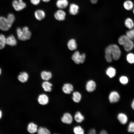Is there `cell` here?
<instances>
[{
    "mask_svg": "<svg viewBox=\"0 0 134 134\" xmlns=\"http://www.w3.org/2000/svg\"><path fill=\"white\" fill-rule=\"evenodd\" d=\"M105 58L109 63L112 62V60L117 61L121 56V51L119 47L115 44H111L108 46L105 50Z\"/></svg>",
    "mask_w": 134,
    "mask_h": 134,
    "instance_id": "obj_1",
    "label": "cell"
},
{
    "mask_svg": "<svg viewBox=\"0 0 134 134\" xmlns=\"http://www.w3.org/2000/svg\"><path fill=\"white\" fill-rule=\"evenodd\" d=\"M119 44L122 45L125 50L129 52L132 50L134 47V44L131 40L126 35L120 36L118 39Z\"/></svg>",
    "mask_w": 134,
    "mask_h": 134,
    "instance_id": "obj_2",
    "label": "cell"
},
{
    "mask_svg": "<svg viewBox=\"0 0 134 134\" xmlns=\"http://www.w3.org/2000/svg\"><path fill=\"white\" fill-rule=\"evenodd\" d=\"M72 59L74 62L77 64H82L85 61L86 55L85 53L80 54L78 51H76L73 54L72 56Z\"/></svg>",
    "mask_w": 134,
    "mask_h": 134,
    "instance_id": "obj_3",
    "label": "cell"
},
{
    "mask_svg": "<svg viewBox=\"0 0 134 134\" xmlns=\"http://www.w3.org/2000/svg\"><path fill=\"white\" fill-rule=\"evenodd\" d=\"M12 24L8 21L6 18L0 17V29L3 31H8L11 27Z\"/></svg>",
    "mask_w": 134,
    "mask_h": 134,
    "instance_id": "obj_4",
    "label": "cell"
},
{
    "mask_svg": "<svg viewBox=\"0 0 134 134\" xmlns=\"http://www.w3.org/2000/svg\"><path fill=\"white\" fill-rule=\"evenodd\" d=\"M12 6L14 10L17 11H20L26 6V3L23 0H14L12 2Z\"/></svg>",
    "mask_w": 134,
    "mask_h": 134,
    "instance_id": "obj_5",
    "label": "cell"
},
{
    "mask_svg": "<svg viewBox=\"0 0 134 134\" xmlns=\"http://www.w3.org/2000/svg\"><path fill=\"white\" fill-rule=\"evenodd\" d=\"M66 12L61 9L57 10L55 13L54 16L55 18L59 21H62L65 19Z\"/></svg>",
    "mask_w": 134,
    "mask_h": 134,
    "instance_id": "obj_6",
    "label": "cell"
},
{
    "mask_svg": "<svg viewBox=\"0 0 134 134\" xmlns=\"http://www.w3.org/2000/svg\"><path fill=\"white\" fill-rule=\"evenodd\" d=\"M120 96L116 92L113 91L111 92L109 96V99L111 103H114L118 101L120 99Z\"/></svg>",
    "mask_w": 134,
    "mask_h": 134,
    "instance_id": "obj_7",
    "label": "cell"
},
{
    "mask_svg": "<svg viewBox=\"0 0 134 134\" xmlns=\"http://www.w3.org/2000/svg\"><path fill=\"white\" fill-rule=\"evenodd\" d=\"M37 101L39 104L44 105L48 103L49 99L48 97L46 95L42 94L39 95Z\"/></svg>",
    "mask_w": 134,
    "mask_h": 134,
    "instance_id": "obj_8",
    "label": "cell"
},
{
    "mask_svg": "<svg viewBox=\"0 0 134 134\" xmlns=\"http://www.w3.org/2000/svg\"><path fill=\"white\" fill-rule=\"evenodd\" d=\"M61 121L63 123L70 124L73 121V118L71 114L68 113H65L61 118Z\"/></svg>",
    "mask_w": 134,
    "mask_h": 134,
    "instance_id": "obj_9",
    "label": "cell"
},
{
    "mask_svg": "<svg viewBox=\"0 0 134 134\" xmlns=\"http://www.w3.org/2000/svg\"><path fill=\"white\" fill-rule=\"evenodd\" d=\"M35 18L37 20L41 21L44 19L45 16V12L42 9H37L34 13Z\"/></svg>",
    "mask_w": 134,
    "mask_h": 134,
    "instance_id": "obj_10",
    "label": "cell"
},
{
    "mask_svg": "<svg viewBox=\"0 0 134 134\" xmlns=\"http://www.w3.org/2000/svg\"><path fill=\"white\" fill-rule=\"evenodd\" d=\"M96 84L93 80H90L87 82L86 86L87 91L89 92H92L94 91L96 89Z\"/></svg>",
    "mask_w": 134,
    "mask_h": 134,
    "instance_id": "obj_11",
    "label": "cell"
},
{
    "mask_svg": "<svg viewBox=\"0 0 134 134\" xmlns=\"http://www.w3.org/2000/svg\"><path fill=\"white\" fill-rule=\"evenodd\" d=\"M22 30L25 40L29 39L31 37V33L29 28L27 26L24 27L22 28Z\"/></svg>",
    "mask_w": 134,
    "mask_h": 134,
    "instance_id": "obj_12",
    "label": "cell"
},
{
    "mask_svg": "<svg viewBox=\"0 0 134 134\" xmlns=\"http://www.w3.org/2000/svg\"><path fill=\"white\" fill-rule=\"evenodd\" d=\"M6 44L9 45L14 46L16 45L17 43V40L13 35H11L6 38Z\"/></svg>",
    "mask_w": 134,
    "mask_h": 134,
    "instance_id": "obj_13",
    "label": "cell"
},
{
    "mask_svg": "<svg viewBox=\"0 0 134 134\" xmlns=\"http://www.w3.org/2000/svg\"><path fill=\"white\" fill-rule=\"evenodd\" d=\"M73 87L70 84L67 83L64 84L62 88L63 92L66 94H70L73 91Z\"/></svg>",
    "mask_w": 134,
    "mask_h": 134,
    "instance_id": "obj_14",
    "label": "cell"
},
{
    "mask_svg": "<svg viewBox=\"0 0 134 134\" xmlns=\"http://www.w3.org/2000/svg\"><path fill=\"white\" fill-rule=\"evenodd\" d=\"M68 4L67 0H58L56 2V5L58 8L62 9L67 7Z\"/></svg>",
    "mask_w": 134,
    "mask_h": 134,
    "instance_id": "obj_15",
    "label": "cell"
},
{
    "mask_svg": "<svg viewBox=\"0 0 134 134\" xmlns=\"http://www.w3.org/2000/svg\"><path fill=\"white\" fill-rule=\"evenodd\" d=\"M79 9V7L78 5L74 3H72L69 6V13L72 15H76L78 13Z\"/></svg>",
    "mask_w": 134,
    "mask_h": 134,
    "instance_id": "obj_16",
    "label": "cell"
},
{
    "mask_svg": "<svg viewBox=\"0 0 134 134\" xmlns=\"http://www.w3.org/2000/svg\"><path fill=\"white\" fill-rule=\"evenodd\" d=\"M37 125L33 122L29 123L27 127L28 132L31 134H33L37 132Z\"/></svg>",
    "mask_w": 134,
    "mask_h": 134,
    "instance_id": "obj_17",
    "label": "cell"
},
{
    "mask_svg": "<svg viewBox=\"0 0 134 134\" xmlns=\"http://www.w3.org/2000/svg\"><path fill=\"white\" fill-rule=\"evenodd\" d=\"M29 78V75L28 73L25 72L20 73L18 77V80L22 83L27 82Z\"/></svg>",
    "mask_w": 134,
    "mask_h": 134,
    "instance_id": "obj_18",
    "label": "cell"
},
{
    "mask_svg": "<svg viewBox=\"0 0 134 134\" xmlns=\"http://www.w3.org/2000/svg\"><path fill=\"white\" fill-rule=\"evenodd\" d=\"M52 86V84L47 81H44L42 84V87L44 91L47 92H50L51 91Z\"/></svg>",
    "mask_w": 134,
    "mask_h": 134,
    "instance_id": "obj_19",
    "label": "cell"
},
{
    "mask_svg": "<svg viewBox=\"0 0 134 134\" xmlns=\"http://www.w3.org/2000/svg\"><path fill=\"white\" fill-rule=\"evenodd\" d=\"M41 76L43 80L48 81L51 78L52 74L50 72L44 71L41 72Z\"/></svg>",
    "mask_w": 134,
    "mask_h": 134,
    "instance_id": "obj_20",
    "label": "cell"
},
{
    "mask_svg": "<svg viewBox=\"0 0 134 134\" xmlns=\"http://www.w3.org/2000/svg\"><path fill=\"white\" fill-rule=\"evenodd\" d=\"M68 49L71 50H75L77 48V44L75 40L73 39H70L67 44Z\"/></svg>",
    "mask_w": 134,
    "mask_h": 134,
    "instance_id": "obj_21",
    "label": "cell"
},
{
    "mask_svg": "<svg viewBox=\"0 0 134 134\" xmlns=\"http://www.w3.org/2000/svg\"><path fill=\"white\" fill-rule=\"evenodd\" d=\"M117 118L120 122L123 124H126L128 121L127 116L123 113L119 114L118 115Z\"/></svg>",
    "mask_w": 134,
    "mask_h": 134,
    "instance_id": "obj_22",
    "label": "cell"
},
{
    "mask_svg": "<svg viewBox=\"0 0 134 134\" xmlns=\"http://www.w3.org/2000/svg\"><path fill=\"white\" fill-rule=\"evenodd\" d=\"M123 5L125 9L127 10H132L134 7L133 3L129 0L125 1L123 3Z\"/></svg>",
    "mask_w": 134,
    "mask_h": 134,
    "instance_id": "obj_23",
    "label": "cell"
},
{
    "mask_svg": "<svg viewBox=\"0 0 134 134\" xmlns=\"http://www.w3.org/2000/svg\"><path fill=\"white\" fill-rule=\"evenodd\" d=\"M106 73L109 77L112 78L115 75L116 70L114 68L110 67L108 68L106 70Z\"/></svg>",
    "mask_w": 134,
    "mask_h": 134,
    "instance_id": "obj_24",
    "label": "cell"
},
{
    "mask_svg": "<svg viewBox=\"0 0 134 134\" xmlns=\"http://www.w3.org/2000/svg\"><path fill=\"white\" fill-rule=\"evenodd\" d=\"M124 23L126 26L129 29H131L134 27V22L132 19L130 18L126 19Z\"/></svg>",
    "mask_w": 134,
    "mask_h": 134,
    "instance_id": "obj_25",
    "label": "cell"
},
{
    "mask_svg": "<svg viewBox=\"0 0 134 134\" xmlns=\"http://www.w3.org/2000/svg\"><path fill=\"white\" fill-rule=\"evenodd\" d=\"M74 119L76 122L79 123L84 120V117L80 112L78 111L76 112L74 115Z\"/></svg>",
    "mask_w": 134,
    "mask_h": 134,
    "instance_id": "obj_26",
    "label": "cell"
},
{
    "mask_svg": "<svg viewBox=\"0 0 134 134\" xmlns=\"http://www.w3.org/2000/svg\"><path fill=\"white\" fill-rule=\"evenodd\" d=\"M72 99L74 102L76 103L79 102L81 99V95L78 92H74L72 94Z\"/></svg>",
    "mask_w": 134,
    "mask_h": 134,
    "instance_id": "obj_27",
    "label": "cell"
},
{
    "mask_svg": "<svg viewBox=\"0 0 134 134\" xmlns=\"http://www.w3.org/2000/svg\"><path fill=\"white\" fill-rule=\"evenodd\" d=\"M6 38L3 34H0V50L4 48L6 44Z\"/></svg>",
    "mask_w": 134,
    "mask_h": 134,
    "instance_id": "obj_28",
    "label": "cell"
},
{
    "mask_svg": "<svg viewBox=\"0 0 134 134\" xmlns=\"http://www.w3.org/2000/svg\"><path fill=\"white\" fill-rule=\"evenodd\" d=\"M37 132L38 134H50V131L45 127H40L38 129Z\"/></svg>",
    "mask_w": 134,
    "mask_h": 134,
    "instance_id": "obj_29",
    "label": "cell"
},
{
    "mask_svg": "<svg viewBox=\"0 0 134 134\" xmlns=\"http://www.w3.org/2000/svg\"><path fill=\"white\" fill-rule=\"evenodd\" d=\"M126 35L132 40L134 41V28L131 29L126 32Z\"/></svg>",
    "mask_w": 134,
    "mask_h": 134,
    "instance_id": "obj_30",
    "label": "cell"
},
{
    "mask_svg": "<svg viewBox=\"0 0 134 134\" xmlns=\"http://www.w3.org/2000/svg\"><path fill=\"white\" fill-rule=\"evenodd\" d=\"M16 31L18 39L22 41H25L23 35L22 29L18 27L17 28Z\"/></svg>",
    "mask_w": 134,
    "mask_h": 134,
    "instance_id": "obj_31",
    "label": "cell"
},
{
    "mask_svg": "<svg viewBox=\"0 0 134 134\" xmlns=\"http://www.w3.org/2000/svg\"><path fill=\"white\" fill-rule=\"evenodd\" d=\"M74 133L76 134H83L84 131L80 126H78L74 127L73 129Z\"/></svg>",
    "mask_w": 134,
    "mask_h": 134,
    "instance_id": "obj_32",
    "label": "cell"
},
{
    "mask_svg": "<svg viewBox=\"0 0 134 134\" xmlns=\"http://www.w3.org/2000/svg\"><path fill=\"white\" fill-rule=\"evenodd\" d=\"M127 60L130 63H134V54L130 53L128 54L127 56Z\"/></svg>",
    "mask_w": 134,
    "mask_h": 134,
    "instance_id": "obj_33",
    "label": "cell"
},
{
    "mask_svg": "<svg viewBox=\"0 0 134 134\" xmlns=\"http://www.w3.org/2000/svg\"><path fill=\"white\" fill-rule=\"evenodd\" d=\"M6 18L9 22L12 25L15 19L14 14L12 13H9L8 15Z\"/></svg>",
    "mask_w": 134,
    "mask_h": 134,
    "instance_id": "obj_34",
    "label": "cell"
},
{
    "mask_svg": "<svg viewBox=\"0 0 134 134\" xmlns=\"http://www.w3.org/2000/svg\"><path fill=\"white\" fill-rule=\"evenodd\" d=\"M120 82L122 84H126L128 82V78L125 76H122L119 79Z\"/></svg>",
    "mask_w": 134,
    "mask_h": 134,
    "instance_id": "obj_35",
    "label": "cell"
},
{
    "mask_svg": "<svg viewBox=\"0 0 134 134\" xmlns=\"http://www.w3.org/2000/svg\"><path fill=\"white\" fill-rule=\"evenodd\" d=\"M128 131L129 132L134 133V122H130L129 125Z\"/></svg>",
    "mask_w": 134,
    "mask_h": 134,
    "instance_id": "obj_36",
    "label": "cell"
},
{
    "mask_svg": "<svg viewBox=\"0 0 134 134\" xmlns=\"http://www.w3.org/2000/svg\"><path fill=\"white\" fill-rule=\"evenodd\" d=\"M31 3L34 5H37L40 3V0H30Z\"/></svg>",
    "mask_w": 134,
    "mask_h": 134,
    "instance_id": "obj_37",
    "label": "cell"
},
{
    "mask_svg": "<svg viewBox=\"0 0 134 134\" xmlns=\"http://www.w3.org/2000/svg\"><path fill=\"white\" fill-rule=\"evenodd\" d=\"M96 133L95 130L93 129H91L89 132V134H94Z\"/></svg>",
    "mask_w": 134,
    "mask_h": 134,
    "instance_id": "obj_38",
    "label": "cell"
},
{
    "mask_svg": "<svg viewBox=\"0 0 134 134\" xmlns=\"http://www.w3.org/2000/svg\"><path fill=\"white\" fill-rule=\"evenodd\" d=\"M91 2L93 4H96L98 1V0H90Z\"/></svg>",
    "mask_w": 134,
    "mask_h": 134,
    "instance_id": "obj_39",
    "label": "cell"
},
{
    "mask_svg": "<svg viewBox=\"0 0 134 134\" xmlns=\"http://www.w3.org/2000/svg\"><path fill=\"white\" fill-rule=\"evenodd\" d=\"M131 107L134 110V100L133 101L131 104Z\"/></svg>",
    "mask_w": 134,
    "mask_h": 134,
    "instance_id": "obj_40",
    "label": "cell"
},
{
    "mask_svg": "<svg viewBox=\"0 0 134 134\" xmlns=\"http://www.w3.org/2000/svg\"><path fill=\"white\" fill-rule=\"evenodd\" d=\"M100 134H107L106 132V131H101L100 133Z\"/></svg>",
    "mask_w": 134,
    "mask_h": 134,
    "instance_id": "obj_41",
    "label": "cell"
},
{
    "mask_svg": "<svg viewBox=\"0 0 134 134\" xmlns=\"http://www.w3.org/2000/svg\"><path fill=\"white\" fill-rule=\"evenodd\" d=\"M44 2H48L50 0H42Z\"/></svg>",
    "mask_w": 134,
    "mask_h": 134,
    "instance_id": "obj_42",
    "label": "cell"
},
{
    "mask_svg": "<svg viewBox=\"0 0 134 134\" xmlns=\"http://www.w3.org/2000/svg\"><path fill=\"white\" fill-rule=\"evenodd\" d=\"M2 116V112L0 110V119L1 118Z\"/></svg>",
    "mask_w": 134,
    "mask_h": 134,
    "instance_id": "obj_43",
    "label": "cell"
},
{
    "mask_svg": "<svg viewBox=\"0 0 134 134\" xmlns=\"http://www.w3.org/2000/svg\"><path fill=\"white\" fill-rule=\"evenodd\" d=\"M1 70L0 68V75L1 74Z\"/></svg>",
    "mask_w": 134,
    "mask_h": 134,
    "instance_id": "obj_44",
    "label": "cell"
},
{
    "mask_svg": "<svg viewBox=\"0 0 134 134\" xmlns=\"http://www.w3.org/2000/svg\"><path fill=\"white\" fill-rule=\"evenodd\" d=\"M133 13L134 14V8H133Z\"/></svg>",
    "mask_w": 134,
    "mask_h": 134,
    "instance_id": "obj_45",
    "label": "cell"
}]
</instances>
